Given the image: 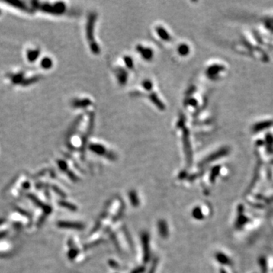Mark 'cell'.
<instances>
[{"label":"cell","mask_w":273,"mask_h":273,"mask_svg":"<svg viewBox=\"0 0 273 273\" xmlns=\"http://www.w3.org/2000/svg\"><path fill=\"white\" fill-rule=\"evenodd\" d=\"M88 22H87V40L89 41V44H90V48L92 49V51L94 53H99V48L98 47L97 44L95 43V39L94 37H93V29H94V21L96 18L91 14L90 17L88 18Z\"/></svg>","instance_id":"1"},{"label":"cell","mask_w":273,"mask_h":273,"mask_svg":"<svg viewBox=\"0 0 273 273\" xmlns=\"http://www.w3.org/2000/svg\"><path fill=\"white\" fill-rule=\"evenodd\" d=\"M40 49L36 45H28L24 50V58L29 63L37 62L40 58Z\"/></svg>","instance_id":"2"},{"label":"cell","mask_w":273,"mask_h":273,"mask_svg":"<svg viewBox=\"0 0 273 273\" xmlns=\"http://www.w3.org/2000/svg\"><path fill=\"white\" fill-rule=\"evenodd\" d=\"M39 63V68L43 71H50L53 66L54 62L49 56H43L40 58Z\"/></svg>","instance_id":"3"},{"label":"cell","mask_w":273,"mask_h":273,"mask_svg":"<svg viewBox=\"0 0 273 273\" xmlns=\"http://www.w3.org/2000/svg\"><path fill=\"white\" fill-rule=\"evenodd\" d=\"M142 242H143V253H144V262H147L149 257V236L146 233L142 235Z\"/></svg>","instance_id":"4"},{"label":"cell","mask_w":273,"mask_h":273,"mask_svg":"<svg viewBox=\"0 0 273 273\" xmlns=\"http://www.w3.org/2000/svg\"><path fill=\"white\" fill-rule=\"evenodd\" d=\"M159 230V234L162 237H166L169 235V231H168V226L167 224L165 221H159L158 224Z\"/></svg>","instance_id":"5"},{"label":"cell","mask_w":273,"mask_h":273,"mask_svg":"<svg viewBox=\"0 0 273 273\" xmlns=\"http://www.w3.org/2000/svg\"><path fill=\"white\" fill-rule=\"evenodd\" d=\"M137 50H138L139 53L140 52L141 53V56L145 59H149L153 56V52H151V50L149 48H144L142 46H138L137 47Z\"/></svg>","instance_id":"6"},{"label":"cell","mask_w":273,"mask_h":273,"mask_svg":"<svg viewBox=\"0 0 273 273\" xmlns=\"http://www.w3.org/2000/svg\"><path fill=\"white\" fill-rule=\"evenodd\" d=\"M156 31H157V33L159 34V35L160 36V37H161L162 40H169V39H171L170 37L169 36V34H168V32L166 31L165 29H164V28L157 27Z\"/></svg>","instance_id":"7"},{"label":"cell","mask_w":273,"mask_h":273,"mask_svg":"<svg viewBox=\"0 0 273 273\" xmlns=\"http://www.w3.org/2000/svg\"><path fill=\"white\" fill-rule=\"evenodd\" d=\"M129 197H130V202H131L133 206H137L139 204L138 198H137V196H136V194L135 193V191H131L130 193V194H129Z\"/></svg>","instance_id":"8"},{"label":"cell","mask_w":273,"mask_h":273,"mask_svg":"<svg viewBox=\"0 0 273 273\" xmlns=\"http://www.w3.org/2000/svg\"><path fill=\"white\" fill-rule=\"evenodd\" d=\"M92 149H93L96 153L99 154V155H103V154H105V153H106V149H104V147L100 146V145H95L93 147H92Z\"/></svg>","instance_id":"9"},{"label":"cell","mask_w":273,"mask_h":273,"mask_svg":"<svg viewBox=\"0 0 273 273\" xmlns=\"http://www.w3.org/2000/svg\"><path fill=\"white\" fill-rule=\"evenodd\" d=\"M192 215H193V216H194V218H196L197 219H201L202 217H203V216H202L201 211H200V209H199V208L194 209V210H193Z\"/></svg>","instance_id":"10"},{"label":"cell","mask_w":273,"mask_h":273,"mask_svg":"<svg viewBox=\"0 0 273 273\" xmlns=\"http://www.w3.org/2000/svg\"><path fill=\"white\" fill-rule=\"evenodd\" d=\"M189 51V48L187 47L186 45H181L179 47V52H180V54L182 55H186L188 53V52Z\"/></svg>","instance_id":"11"},{"label":"cell","mask_w":273,"mask_h":273,"mask_svg":"<svg viewBox=\"0 0 273 273\" xmlns=\"http://www.w3.org/2000/svg\"><path fill=\"white\" fill-rule=\"evenodd\" d=\"M143 271V268H141V267H140V268H136V270H134V271H132V273H140V272H142Z\"/></svg>","instance_id":"12"}]
</instances>
